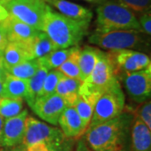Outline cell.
Listing matches in <instances>:
<instances>
[{"label": "cell", "instance_id": "cell-21", "mask_svg": "<svg viewBox=\"0 0 151 151\" xmlns=\"http://www.w3.org/2000/svg\"><path fill=\"white\" fill-rule=\"evenodd\" d=\"M101 50L92 46L80 48L79 53V67L81 71V81L85 80L91 74L97 62Z\"/></svg>", "mask_w": 151, "mask_h": 151}, {"label": "cell", "instance_id": "cell-33", "mask_svg": "<svg viewBox=\"0 0 151 151\" xmlns=\"http://www.w3.org/2000/svg\"><path fill=\"white\" fill-rule=\"evenodd\" d=\"M50 145L45 142H37L28 146L27 151H50Z\"/></svg>", "mask_w": 151, "mask_h": 151}, {"label": "cell", "instance_id": "cell-35", "mask_svg": "<svg viewBox=\"0 0 151 151\" xmlns=\"http://www.w3.org/2000/svg\"><path fill=\"white\" fill-rule=\"evenodd\" d=\"M75 151H91L89 147L86 145L84 139H79L76 146Z\"/></svg>", "mask_w": 151, "mask_h": 151}, {"label": "cell", "instance_id": "cell-20", "mask_svg": "<svg viewBox=\"0 0 151 151\" xmlns=\"http://www.w3.org/2000/svg\"><path fill=\"white\" fill-rule=\"evenodd\" d=\"M99 97V95H78V97L73 105L86 129L90 124L94 107Z\"/></svg>", "mask_w": 151, "mask_h": 151}, {"label": "cell", "instance_id": "cell-3", "mask_svg": "<svg viewBox=\"0 0 151 151\" xmlns=\"http://www.w3.org/2000/svg\"><path fill=\"white\" fill-rule=\"evenodd\" d=\"M96 18L97 32L114 30H139L138 18L133 11L116 0H108L97 6Z\"/></svg>", "mask_w": 151, "mask_h": 151}, {"label": "cell", "instance_id": "cell-44", "mask_svg": "<svg viewBox=\"0 0 151 151\" xmlns=\"http://www.w3.org/2000/svg\"><path fill=\"white\" fill-rule=\"evenodd\" d=\"M91 151H92V150H91Z\"/></svg>", "mask_w": 151, "mask_h": 151}, {"label": "cell", "instance_id": "cell-6", "mask_svg": "<svg viewBox=\"0 0 151 151\" xmlns=\"http://www.w3.org/2000/svg\"><path fill=\"white\" fill-rule=\"evenodd\" d=\"M5 8L10 15L42 31L44 20L50 6L45 0H13Z\"/></svg>", "mask_w": 151, "mask_h": 151}, {"label": "cell", "instance_id": "cell-1", "mask_svg": "<svg viewBox=\"0 0 151 151\" xmlns=\"http://www.w3.org/2000/svg\"><path fill=\"white\" fill-rule=\"evenodd\" d=\"M134 113L123 112L118 117L88 127L84 139L92 151H127Z\"/></svg>", "mask_w": 151, "mask_h": 151}, {"label": "cell", "instance_id": "cell-25", "mask_svg": "<svg viewBox=\"0 0 151 151\" xmlns=\"http://www.w3.org/2000/svg\"><path fill=\"white\" fill-rule=\"evenodd\" d=\"M4 66L7 73L24 80H29L31 78L40 68L37 59L28 60L17 65Z\"/></svg>", "mask_w": 151, "mask_h": 151}, {"label": "cell", "instance_id": "cell-16", "mask_svg": "<svg viewBox=\"0 0 151 151\" xmlns=\"http://www.w3.org/2000/svg\"><path fill=\"white\" fill-rule=\"evenodd\" d=\"M49 5L54 7L60 14L76 20L90 21L93 18V14L89 9L70 2L68 0H45Z\"/></svg>", "mask_w": 151, "mask_h": 151}, {"label": "cell", "instance_id": "cell-43", "mask_svg": "<svg viewBox=\"0 0 151 151\" xmlns=\"http://www.w3.org/2000/svg\"><path fill=\"white\" fill-rule=\"evenodd\" d=\"M0 98H1V97H0Z\"/></svg>", "mask_w": 151, "mask_h": 151}, {"label": "cell", "instance_id": "cell-12", "mask_svg": "<svg viewBox=\"0 0 151 151\" xmlns=\"http://www.w3.org/2000/svg\"><path fill=\"white\" fill-rule=\"evenodd\" d=\"M28 116L27 109H24L15 117L4 119L0 149L23 144L25 132V121Z\"/></svg>", "mask_w": 151, "mask_h": 151}, {"label": "cell", "instance_id": "cell-14", "mask_svg": "<svg viewBox=\"0 0 151 151\" xmlns=\"http://www.w3.org/2000/svg\"><path fill=\"white\" fill-rule=\"evenodd\" d=\"M58 125L65 138L74 140L79 139L87 129L73 106L65 108L60 117Z\"/></svg>", "mask_w": 151, "mask_h": 151}, {"label": "cell", "instance_id": "cell-10", "mask_svg": "<svg viewBox=\"0 0 151 151\" xmlns=\"http://www.w3.org/2000/svg\"><path fill=\"white\" fill-rule=\"evenodd\" d=\"M66 138L58 127L48 125L30 116L27 117L23 141V145L26 147L37 142L53 144L64 140Z\"/></svg>", "mask_w": 151, "mask_h": 151}, {"label": "cell", "instance_id": "cell-41", "mask_svg": "<svg viewBox=\"0 0 151 151\" xmlns=\"http://www.w3.org/2000/svg\"><path fill=\"white\" fill-rule=\"evenodd\" d=\"M4 119L0 116V144H1V139H2V134H3V128H4Z\"/></svg>", "mask_w": 151, "mask_h": 151}, {"label": "cell", "instance_id": "cell-32", "mask_svg": "<svg viewBox=\"0 0 151 151\" xmlns=\"http://www.w3.org/2000/svg\"><path fill=\"white\" fill-rule=\"evenodd\" d=\"M74 139L66 138L60 142L49 144L50 151H74Z\"/></svg>", "mask_w": 151, "mask_h": 151}, {"label": "cell", "instance_id": "cell-37", "mask_svg": "<svg viewBox=\"0 0 151 151\" xmlns=\"http://www.w3.org/2000/svg\"><path fill=\"white\" fill-rule=\"evenodd\" d=\"M9 16V14L6 9L5 6L0 4V24H2Z\"/></svg>", "mask_w": 151, "mask_h": 151}, {"label": "cell", "instance_id": "cell-23", "mask_svg": "<svg viewBox=\"0 0 151 151\" xmlns=\"http://www.w3.org/2000/svg\"><path fill=\"white\" fill-rule=\"evenodd\" d=\"M76 47L58 49L55 51L45 55L43 57L37 59L38 63L40 66L45 68L47 70H55L65 62V60L74 51Z\"/></svg>", "mask_w": 151, "mask_h": 151}, {"label": "cell", "instance_id": "cell-9", "mask_svg": "<svg viewBox=\"0 0 151 151\" xmlns=\"http://www.w3.org/2000/svg\"><path fill=\"white\" fill-rule=\"evenodd\" d=\"M122 81L124 90L131 100L142 103L150 99L151 94V67L145 70L127 72L117 78Z\"/></svg>", "mask_w": 151, "mask_h": 151}, {"label": "cell", "instance_id": "cell-26", "mask_svg": "<svg viewBox=\"0 0 151 151\" xmlns=\"http://www.w3.org/2000/svg\"><path fill=\"white\" fill-rule=\"evenodd\" d=\"M24 110L23 98L1 97L0 98V116L8 119L19 115Z\"/></svg>", "mask_w": 151, "mask_h": 151}, {"label": "cell", "instance_id": "cell-30", "mask_svg": "<svg viewBox=\"0 0 151 151\" xmlns=\"http://www.w3.org/2000/svg\"><path fill=\"white\" fill-rule=\"evenodd\" d=\"M140 104L134 115L138 117L150 129H151V101L149 99Z\"/></svg>", "mask_w": 151, "mask_h": 151}, {"label": "cell", "instance_id": "cell-11", "mask_svg": "<svg viewBox=\"0 0 151 151\" xmlns=\"http://www.w3.org/2000/svg\"><path fill=\"white\" fill-rule=\"evenodd\" d=\"M67 106L62 97L54 93L47 97H39L31 109L40 119L53 126H57L60 117Z\"/></svg>", "mask_w": 151, "mask_h": 151}, {"label": "cell", "instance_id": "cell-31", "mask_svg": "<svg viewBox=\"0 0 151 151\" xmlns=\"http://www.w3.org/2000/svg\"><path fill=\"white\" fill-rule=\"evenodd\" d=\"M138 18L139 24L140 27V31L146 35H151V13L150 10L141 14Z\"/></svg>", "mask_w": 151, "mask_h": 151}, {"label": "cell", "instance_id": "cell-15", "mask_svg": "<svg viewBox=\"0 0 151 151\" xmlns=\"http://www.w3.org/2000/svg\"><path fill=\"white\" fill-rule=\"evenodd\" d=\"M130 139L129 151H151V129L136 116L131 126Z\"/></svg>", "mask_w": 151, "mask_h": 151}, {"label": "cell", "instance_id": "cell-28", "mask_svg": "<svg viewBox=\"0 0 151 151\" xmlns=\"http://www.w3.org/2000/svg\"><path fill=\"white\" fill-rule=\"evenodd\" d=\"M62 73L57 69L55 70H49L47 75L44 80L43 86L41 89V92L40 94V97H47L54 94L55 92V88L57 86V83L62 76Z\"/></svg>", "mask_w": 151, "mask_h": 151}, {"label": "cell", "instance_id": "cell-39", "mask_svg": "<svg viewBox=\"0 0 151 151\" xmlns=\"http://www.w3.org/2000/svg\"><path fill=\"white\" fill-rule=\"evenodd\" d=\"M4 77H0V97H4Z\"/></svg>", "mask_w": 151, "mask_h": 151}, {"label": "cell", "instance_id": "cell-36", "mask_svg": "<svg viewBox=\"0 0 151 151\" xmlns=\"http://www.w3.org/2000/svg\"><path fill=\"white\" fill-rule=\"evenodd\" d=\"M0 151H27V147L24 145H19L13 147H6V148H1Z\"/></svg>", "mask_w": 151, "mask_h": 151}, {"label": "cell", "instance_id": "cell-34", "mask_svg": "<svg viewBox=\"0 0 151 151\" xmlns=\"http://www.w3.org/2000/svg\"><path fill=\"white\" fill-rule=\"evenodd\" d=\"M8 44H9V40L7 39L5 32L0 26V55L4 54V51Z\"/></svg>", "mask_w": 151, "mask_h": 151}, {"label": "cell", "instance_id": "cell-19", "mask_svg": "<svg viewBox=\"0 0 151 151\" xmlns=\"http://www.w3.org/2000/svg\"><path fill=\"white\" fill-rule=\"evenodd\" d=\"M4 65H14L32 60L26 44L9 42L3 54Z\"/></svg>", "mask_w": 151, "mask_h": 151}, {"label": "cell", "instance_id": "cell-2", "mask_svg": "<svg viewBox=\"0 0 151 151\" xmlns=\"http://www.w3.org/2000/svg\"><path fill=\"white\" fill-rule=\"evenodd\" d=\"M90 21L76 20L55 12L51 7L44 20L42 31L59 49L78 46L89 32Z\"/></svg>", "mask_w": 151, "mask_h": 151}, {"label": "cell", "instance_id": "cell-22", "mask_svg": "<svg viewBox=\"0 0 151 151\" xmlns=\"http://www.w3.org/2000/svg\"><path fill=\"white\" fill-rule=\"evenodd\" d=\"M48 71L49 70L45 68L40 66L36 73L28 80L27 93L24 99L27 102L29 108H32L35 102L40 97V94L43 86L44 80Z\"/></svg>", "mask_w": 151, "mask_h": 151}, {"label": "cell", "instance_id": "cell-5", "mask_svg": "<svg viewBox=\"0 0 151 151\" xmlns=\"http://www.w3.org/2000/svg\"><path fill=\"white\" fill-rule=\"evenodd\" d=\"M125 108V94L117 79L97 99L88 127H92L118 117Z\"/></svg>", "mask_w": 151, "mask_h": 151}, {"label": "cell", "instance_id": "cell-18", "mask_svg": "<svg viewBox=\"0 0 151 151\" xmlns=\"http://www.w3.org/2000/svg\"><path fill=\"white\" fill-rule=\"evenodd\" d=\"M81 82V80L70 78L63 75L57 83L55 93L62 97L68 106H73L78 97Z\"/></svg>", "mask_w": 151, "mask_h": 151}, {"label": "cell", "instance_id": "cell-17", "mask_svg": "<svg viewBox=\"0 0 151 151\" xmlns=\"http://www.w3.org/2000/svg\"><path fill=\"white\" fill-rule=\"evenodd\" d=\"M26 44L31 59H39L58 50V46L43 31L39 32Z\"/></svg>", "mask_w": 151, "mask_h": 151}, {"label": "cell", "instance_id": "cell-42", "mask_svg": "<svg viewBox=\"0 0 151 151\" xmlns=\"http://www.w3.org/2000/svg\"><path fill=\"white\" fill-rule=\"evenodd\" d=\"M11 1H13V0H0V4H2L3 5L5 6L6 4H8L9 3H10Z\"/></svg>", "mask_w": 151, "mask_h": 151}, {"label": "cell", "instance_id": "cell-38", "mask_svg": "<svg viewBox=\"0 0 151 151\" xmlns=\"http://www.w3.org/2000/svg\"><path fill=\"white\" fill-rule=\"evenodd\" d=\"M6 72L5 66H4V57L3 55H0V77H4L5 78Z\"/></svg>", "mask_w": 151, "mask_h": 151}, {"label": "cell", "instance_id": "cell-29", "mask_svg": "<svg viewBox=\"0 0 151 151\" xmlns=\"http://www.w3.org/2000/svg\"><path fill=\"white\" fill-rule=\"evenodd\" d=\"M123 5L126 6L133 11L135 14H141L150 10L151 0H116Z\"/></svg>", "mask_w": 151, "mask_h": 151}, {"label": "cell", "instance_id": "cell-24", "mask_svg": "<svg viewBox=\"0 0 151 151\" xmlns=\"http://www.w3.org/2000/svg\"><path fill=\"white\" fill-rule=\"evenodd\" d=\"M27 89L28 80L18 78L9 73L6 74L4 97L24 99L27 93Z\"/></svg>", "mask_w": 151, "mask_h": 151}, {"label": "cell", "instance_id": "cell-7", "mask_svg": "<svg viewBox=\"0 0 151 151\" xmlns=\"http://www.w3.org/2000/svg\"><path fill=\"white\" fill-rule=\"evenodd\" d=\"M113 74L118 78L127 72L142 70L151 67V60L148 55L134 50H111L105 52Z\"/></svg>", "mask_w": 151, "mask_h": 151}, {"label": "cell", "instance_id": "cell-40", "mask_svg": "<svg viewBox=\"0 0 151 151\" xmlns=\"http://www.w3.org/2000/svg\"><path fill=\"white\" fill-rule=\"evenodd\" d=\"M82 1H85V2H87V3H90V4H93L100 5V4L107 2L108 0H82Z\"/></svg>", "mask_w": 151, "mask_h": 151}, {"label": "cell", "instance_id": "cell-4", "mask_svg": "<svg viewBox=\"0 0 151 151\" xmlns=\"http://www.w3.org/2000/svg\"><path fill=\"white\" fill-rule=\"evenodd\" d=\"M89 43L108 50H141L149 47L148 35L139 30H114L109 32H93L88 37Z\"/></svg>", "mask_w": 151, "mask_h": 151}, {"label": "cell", "instance_id": "cell-27", "mask_svg": "<svg viewBox=\"0 0 151 151\" xmlns=\"http://www.w3.org/2000/svg\"><path fill=\"white\" fill-rule=\"evenodd\" d=\"M79 53H80V47L76 46L74 51L65 60V62L57 68V70L60 71L62 75L67 77L75 78L81 81V71L79 67Z\"/></svg>", "mask_w": 151, "mask_h": 151}, {"label": "cell", "instance_id": "cell-8", "mask_svg": "<svg viewBox=\"0 0 151 151\" xmlns=\"http://www.w3.org/2000/svg\"><path fill=\"white\" fill-rule=\"evenodd\" d=\"M117 80L104 52L101 51L91 74L81 82L78 95L101 96Z\"/></svg>", "mask_w": 151, "mask_h": 151}, {"label": "cell", "instance_id": "cell-13", "mask_svg": "<svg viewBox=\"0 0 151 151\" xmlns=\"http://www.w3.org/2000/svg\"><path fill=\"white\" fill-rule=\"evenodd\" d=\"M1 28L5 32L9 42L28 43L38 32L32 26L9 14L2 24Z\"/></svg>", "mask_w": 151, "mask_h": 151}]
</instances>
